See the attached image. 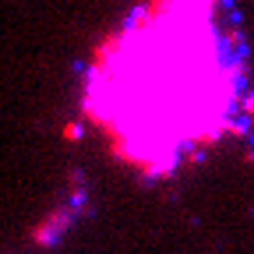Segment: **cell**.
<instances>
[{
	"instance_id": "obj_1",
	"label": "cell",
	"mask_w": 254,
	"mask_h": 254,
	"mask_svg": "<svg viewBox=\"0 0 254 254\" xmlns=\"http://www.w3.org/2000/svg\"><path fill=\"white\" fill-rule=\"evenodd\" d=\"M244 64L226 0H138L92 46L78 110L106 155L166 180L233 127Z\"/></svg>"
}]
</instances>
